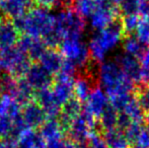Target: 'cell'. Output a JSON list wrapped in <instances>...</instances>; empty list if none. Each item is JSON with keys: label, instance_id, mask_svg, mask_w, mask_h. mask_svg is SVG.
<instances>
[{"label": "cell", "instance_id": "cell-38", "mask_svg": "<svg viewBox=\"0 0 149 148\" xmlns=\"http://www.w3.org/2000/svg\"><path fill=\"white\" fill-rule=\"evenodd\" d=\"M0 148H4L3 143H2V141H1V140H0Z\"/></svg>", "mask_w": 149, "mask_h": 148}, {"label": "cell", "instance_id": "cell-9", "mask_svg": "<svg viewBox=\"0 0 149 148\" xmlns=\"http://www.w3.org/2000/svg\"><path fill=\"white\" fill-rule=\"evenodd\" d=\"M74 77L67 76V75L58 73L55 81L53 82L52 91L55 95L56 99L59 101L61 106H63L65 103L74 97Z\"/></svg>", "mask_w": 149, "mask_h": 148}, {"label": "cell", "instance_id": "cell-14", "mask_svg": "<svg viewBox=\"0 0 149 148\" xmlns=\"http://www.w3.org/2000/svg\"><path fill=\"white\" fill-rule=\"evenodd\" d=\"M38 104L45 112L46 116L50 117L51 119H55L57 116H59L62 108L59 101L56 99L51 88L40 91L38 95Z\"/></svg>", "mask_w": 149, "mask_h": 148}, {"label": "cell", "instance_id": "cell-7", "mask_svg": "<svg viewBox=\"0 0 149 148\" xmlns=\"http://www.w3.org/2000/svg\"><path fill=\"white\" fill-rule=\"evenodd\" d=\"M96 126V120L82 111L80 115L71 123L67 133L69 139L74 143H79L87 140L89 135L93 132V129Z\"/></svg>", "mask_w": 149, "mask_h": 148}, {"label": "cell", "instance_id": "cell-26", "mask_svg": "<svg viewBox=\"0 0 149 148\" xmlns=\"http://www.w3.org/2000/svg\"><path fill=\"white\" fill-rule=\"evenodd\" d=\"M135 37L145 47H149V19L141 18L135 31Z\"/></svg>", "mask_w": 149, "mask_h": 148}, {"label": "cell", "instance_id": "cell-2", "mask_svg": "<svg viewBox=\"0 0 149 148\" xmlns=\"http://www.w3.org/2000/svg\"><path fill=\"white\" fill-rule=\"evenodd\" d=\"M123 36L124 31L120 19H116L106 28L96 32L87 45L92 60L100 63L106 61L107 56L122 43Z\"/></svg>", "mask_w": 149, "mask_h": 148}, {"label": "cell", "instance_id": "cell-35", "mask_svg": "<svg viewBox=\"0 0 149 148\" xmlns=\"http://www.w3.org/2000/svg\"><path fill=\"white\" fill-rule=\"evenodd\" d=\"M33 1L37 2L42 7L47 8V7H51V6H54L55 4H57L58 2H59V0H33Z\"/></svg>", "mask_w": 149, "mask_h": 148}, {"label": "cell", "instance_id": "cell-17", "mask_svg": "<svg viewBox=\"0 0 149 148\" xmlns=\"http://www.w3.org/2000/svg\"><path fill=\"white\" fill-rule=\"evenodd\" d=\"M102 138L108 148H130L131 146L124 131L119 128L104 131Z\"/></svg>", "mask_w": 149, "mask_h": 148}, {"label": "cell", "instance_id": "cell-5", "mask_svg": "<svg viewBox=\"0 0 149 148\" xmlns=\"http://www.w3.org/2000/svg\"><path fill=\"white\" fill-rule=\"evenodd\" d=\"M60 53L65 60L73 63L78 69L86 68L89 62V50L81 38L64 39L60 45Z\"/></svg>", "mask_w": 149, "mask_h": 148}, {"label": "cell", "instance_id": "cell-22", "mask_svg": "<svg viewBox=\"0 0 149 148\" xmlns=\"http://www.w3.org/2000/svg\"><path fill=\"white\" fill-rule=\"evenodd\" d=\"M119 113L114 109L111 105L104 110V112L100 117V125L104 131L112 130L117 128Z\"/></svg>", "mask_w": 149, "mask_h": 148}, {"label": "cell", "instance_id": "cell-13", "mask_svg": "<svg viewBox=\"0 0 149 148\" xmlns=\"http://www.w3.org/2000/svg\"><path fill=\"white\" fill-rule=\"evenodd\" d=\"M28 83L31 87H35L41 91L50 88L53 83V78L41 65H35L28 69Z\"/></svg>", "mask_w": 149, "mask_h": 148}, {"label": "cell", "instance_id": "cell-31", "mask_svg": "<svg viewBox=\"0 0 149 148\" xmlns=\"http://www.w3.org/2000/svg\"><path fill=\"white\" fill-rule=\"evenodd\" d=\"M136 99L139 104V106L141 107L142 111L145 114L149 113V86L148 87H143V88L139 89V91L137 92Z\"/></svg>", "mask_w": 149, "mask_h": 148}, {"label": "cell", "instance_id": "cell-30", "mask_svg": "<svg viewBox=\"0 0 149 148\" xmlns=\"http://www.w3.org/2000/svg\"><path fill=\"white\" fill-rule=\"evenodd\" d=\"M142 129H143L142 124L132 122L131 124H130V126L128 127L126 130H124V133H125L126 137H127L130 144L138 142V139H139L140 134H141V132H142Z\"/></svg>", "mask_w": 149, "mask_h": 148}, {"label": "cell", "instance_id": "cell-25", "mask_svg": "<svg viewBox=\"0 0 149 148\" xmlns=\"http://www.w3.org/2000/svg\"><path fill=\"white\" fill-rule=\"evenodd\" d=\"M97 0H76L75 1V11L83 18H88L96 7Z\"/></svg>", "mask_w": 149, "mask_h": 148}, {"label": "cell", "instance_id": "cell-21", "mask_svg": "<svg viewBox=\"0 0 149 148\" xmlns=\"http://www.w3.org/2000/svg\"><path fill=\"white\" fill-rule=\"evenodd\" d=\"M123 49L124 54H127L129 56L140 59L143 56L146 47L144 45H142L135 36L130 35V36H127L124 39Z\"/></svg>", "mask_w": 149, "mask_h": 148}, {"label": "cell", "instance_id": "cell-34", "mask_svg": "<svg viewBox=\"0 0 149 148\" xmlns=\"http://www.w3.org/2000/svg\"><path fill=\"white\" fill-rule=\"evenodd\" d=\"M131 123H132V121L130 120L127 115L124 114V113H120L118 116V122H117V128L124 131L130 126Z\"/></svg>", "mask_w": 149, "mask_h": 148}, {"label": "cell", "instance_id": "cell-39", "mask_svg": "<svg viewBox=\"0 0 149 148\" xmlns=\"http://www.w3.org/2000/svg\"><path fill=\"white\" fill-rule=\"evenodd\" d=\"M139 1H144V0H139Z\"/></svg>", "mask_w": 149, "mask_h": 148}, {"label": "cell", "instance_id": "cell-18", "mask_svg": "<svg viewBox=\"0 0 149 148\" xmlns=\"http://www.w3.org/2000/svg\"><path fill=\"white\" fill-rule=\"evenodd\" d=\"M33 0H2L1 6L4 12L11 16L22 15L30 10Z\"/></svg>", "mask_w": 149, "mask_h": 148}, {"label": "cell", "instance_id": "cell-1", "mask_svg": "<svg viewBox=\"0 0 149 148\" xmlns=\"http://www.w3.org/2000/svg\"><path fill=\"white\" fill-rule=\"evenodd\" d=\"M96 77L100 88L109 97L132 93L134 90L135 84L124 74L115 60H106L102 62L97 68Z\"/></svg>", "mask_w": 149, "mask_h": 148}, {"label": "cell", "instance_id": "cell-33", "mask_svg": "<svg viewBox=\"0 0 149 148\" xmlns=\"http://www.w3.org/2000/svg\"><path fill=\"white\" fill-rule=\"evenodd\" d=\"M137 143L143 148H149V127H143Z\"/></svg>", "mask_w": 149, "mask_h": 148}, {"label": "cell", "instance_id": "cell-29", "mask_svg": "<svg viewBox=\"0 0 149 148\" xmlns=\"http://www.w3.org/2000/svg\"><path fill=\"white\" fill-rule=\"evenodd\" d=\"M140 18L138 17V15H126L123 16V18L121 19V24L123 26L124 34H126L127 36H130L133 33H135L137 26L139 24Z\"/></svg>", "mask_w": 149, "mask_h": 148}, {"label": "cell", "instance_id": "cell-23", "mask_svg": "<svg viewBox=\"0 0 149 148\" xmlns=\"http://www.w3.org/2000/svg\"><path fill=\"white\" fill-rule=\"evenodd\" d=\"M123 113L127 115L133 123H140V124H142V122L144 121V118H145V113L142 111L141 107L138 104L135 95L129 101V104L125 108Z\"/></svg>", "mask_w": 149, "mask_h": 148}, {"label": "cell", "instance_id": "cell-12", "mask_svg": "<svg viewBox=\"0 0 149 148\" xmlns=\"http://www.w3.org/2000/svg\"><path fill=\"white\" fill-rule=\"evenodd\" d=\"M83 111L82 103L72 97L67 103H65L61 108V112L59 114V123L62 126L63 130L67 131L71 123L79 116Z\"/></svg>", "mask_w": 149, "mask_h": 148}, {"label": "cell", "instance_id": "cell-37", "mask_svg": "<svg viewBox=\"0 0 149 148\" xmlns=\"http://www.w3.org/2000/svg\"><path fill=\"white\" fill-rule=\"evenodd\" d=\"M144 121H145V123H146V127H149V113L146 114L145 118H144Z\"/></svg>", "mask_w": 149, "mask_h": 148}, {"label": "cell", "instance_id": "cell-8", "mask_svg": "<svg viewBox=\"0 0 149 148\" xmlns=\"http://www.w3.org/2000/svg\"><path fill=\"white\" fill-rule=\"evenodd\" d=\"M109 105H110V101L107 93L100 87H93L89 97L84 101L83 111L96 120V119H100V117L109 107Z\"/></svg>", "mask_w": 149, "mask_h": 148}, {"label": "cell", "instance_id": "cell-19", "mask_svg": "<svg viewBox=\"0 0 149 148\" xmlns=\"http://www.w3.org/2000/svg\"><path fill=\"white\" fill-rule=\"evenodd\" d=\"M63 133L64 130L59 121L56 119H50L49 121H46L41 127V136L47 142L63 138Z\"/></svg>", "mask_w": 149, "mask_h": 148}, {"label": "cell", "instance_id": "cell-4", "mask_svg": "<svg viewBox=\"0 0 149 148\" xmlns=\"http://www.w3.org/2000/svg\"><path fill=\"white\" fill-rule=\"evenodd\" d=\"M85 26L84 18L70 7L64 8L55 15V33L62 41L68 38H81Z\"/></svg>", "mask_w": 149, "mask_h": 148}, {"label": "cell", "instance_id": "cell-32", "mask_svg": "<svg viewBox=\"0 0 149 148\" xmlns=\"http://www.w3.org/2000/svg\"><path fill=\"white\" fill-rule=\"evenodd\" d=\"M142 67V82H149V47L146 48L143 56L140 58Z\"/></svg>", "mask_w": 149, "mask_h": 148}, {"label": "cell", "instance_id": "cell-15", "mask_svg": "<svg viewBox=\"0 0 149 148\" xmlns=\"http://www.w3.org/2000/svg\"><path fill=\"white\" fill-rule=\"evenodd\" d=\"M46 114L39 104H28L22 113L24 124L28 129H37L46 122Z\"/></svg>", "mask_w": 149, "mask_h": 148}, {"label": "cell", "instance_id": "cell-27", "mask_svg": "<svg viewBox=\"0 0 149 148\" xmlns=\"http://www.w3.org/2000/svg\"><path fill=\"white\" fill-rule=\"evenodd\" d=\"M140 4L141 1L139 0H123L119 5V12L126 15H138L140 11Z\"/></svg>", "mask_w": 149, "mask_h": 148}, {"label": "cell", "instance_id": "cell-6", "mask_svg": "<svg viewBox=\"0 0 149 148\" xmlns=\"http://www.w3.org/2000/svg\"><path fill=\"white\" fill-rule=\"evenodd\" d=\"M119 8L109 0H97L96 7L88 17L89 26L96 32L102 31L117 19Z\"/></svg>", "mask_w": 149, "mask_h": 148}, {"label": "cell", "instance_id": "cell-24", "mask_svg": "<svg viewBox=\"0 0 149 148\" xmlns=\"http://www.w3.org/2000/svg\"><path fill=\"white\" fill-rule=\"evenodd\" d=\"M17 38L15 26L8 22L0 24V47H9Z\"/></svg>", "mask_w": 149, "mask_h": 148}, {"label": "cell", "instance_id": "cell-10", "mask_svg": "<svg viewBox=\"0 0 149 148\" xmlns=\"http://www.w3.org/2000/svg\"><path fill=\"white\" fill-rule=\"evenodd\" d=\"M115 61L119 64L124 74L133 83L142 82V67L138 58L132 57L127 54L118 55Z\"/></svg>", "mask_w": 149, "mask_h": 148}, {"label": "cell", "instance_id": "cell-3", "mask_svg": "<svg viewBox=\"0 0 149 148\" xmlns=\"http://www.w3.org/2000/svg\"><path fill=\"white\" fill-rule=\"evenodd\" d=\"M22 28H24L29 36L40 39H47L55 32V15L51 13L47 8L40 7L30 10L28 15L22 20Z\"/></svg>", "mask_w": 149, "mask_h": 148}, {"label": "cell", "instance_id": "cell-20", "mask_svg": "<svg viewBox=\"0 0 149 148\" xmlns=\"http://www.w3.org/2000/svg\"><path fill=\"white\" fill-rule=\"evenodd\" d=\"M93 89L92 81L88 76H80L74 81V97L81 103H84Z\"/></svg>", "mask_w": 149, "mask_h": 148}, {"label": "cell", "instance_id": "cell-28", "mask_svg": "<svg viewBox=\"0 0 149 148\" xmlns=\"http://www.w3.org/2000/svg\"><path fill=\"white\" fill-rule=\"evenodd\" d=\"M134 95L132 93H126V94H119L116 97H111L110 105L119 113H123L125 108L129 104V101L132 99Z\"/></svg>", "mask_w": 149, "mask_h": 148}, {"label": "cell", "instance_id": "cell-16", "mask_svg": "<svg viewBox=\"0 0 149 148\" xmlns=\"http://www.w3.org/2000/svg\"><path fill=\"white\" fill-rule=\"evenodd\" d=\"M39 60L41 61L40 65L45 70H47L51 75L59 73L63 62H64L63 56L61 55L60 52H58L55 49L46 50Z\"/></svg>", "mask_w": 149, "mask_h": 148}, {"label": "cell", "instance_id": "cell-36", "mask_svg": "<svg viewBox=\"0 0 149 148\" xmlns=\"http://www.w3.org/2000/svg\"><path fill=\"white\" fill-rule=\"evenodd\" d=\"M109 1L110 2H112L113 4H114V5H120V4L122 3V1H123V0H109Z\"/></svg>", "mask_w": 149, "mask_h": 148}, {"label": "cell", "instance_id": "cell-11", "mask_svg": "<svg viewBox=\"0 0 149 148\" xmlns=\"http://www.w3.org/2000/svg\"><path fill=\"white\" fill-rule=\"evenodd\" d=\"M2 60V65L8 69L9 71L22 73L24 70H28L30 68L29 64L26 63V56L16 49H10V51H6L3 55L0 57Z\"/></svg>", "mask_w": 149, "mask_h": 148}]
</instances>
